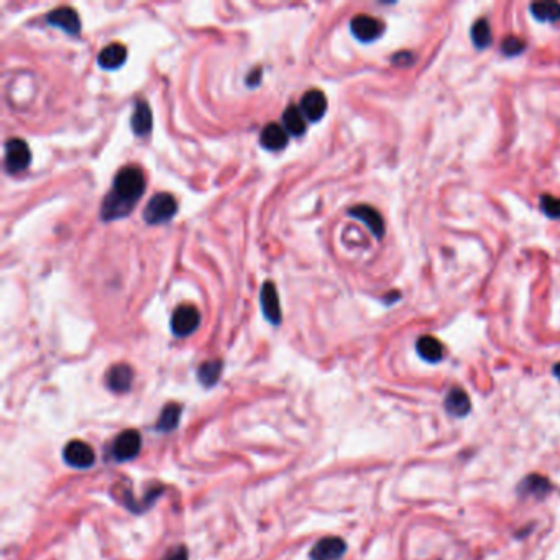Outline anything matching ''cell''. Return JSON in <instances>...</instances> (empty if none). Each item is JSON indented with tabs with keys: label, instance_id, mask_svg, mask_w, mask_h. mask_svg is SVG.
<instances>
[{
	"label": "cell",
	"instance_id": "1",
	"mask_svg": "<svg viewBox=\"0 0 560 560\" xmlns=\"http://www.w3.org/2000/svg\"><path fill=\"white\" fill-rule=\"evenodd\" d=\"M145 192V176L138 166H124L115 174L112 191L103 197L101 207L102 220L125 217Z\"/></svg>",
	"mask_w": 560,
	"mask_h": 560
},
{
	"label": "cell",
	"instance_id": "2",
	"mask_svg": "<svg viewBox=\"0 0 560 560\" xmlns=\"http://www.w3.org/2000/svg\"><path fill=\"white\" fill-rule=\"evenodd\" d=\"M178 213V201L169 192H158L150 197L145 206L143 220L150 225L164 224L171 220Z\"/></svg>",
	"mask_w": 560,
	"mask_h": 560
},
{
	"label": "cell",
	"instance_id": "3",
	"mask_svg": "<svg viewBox=\"0 0 560 560\" xmlns=\"http://www.w3.org/2000/svg\"><path fill=\"white\" fill-rule=\"evenodd\" d=\"M201 326V313L196 306L181 304L171 316V331L176 337H187Z\"/></svg>",
	"mask_w": 560,
	"mask_h": 560
},
{
	"label": "cell",
	"instance_id": "4",
	"mask_svg": "<svg viewBox=\"0 0 560 560\" xmlns=\"http://www.w3.org/2000/svg\"><path fill=\"white\" fill-rule=\"evenodd\" d=\"M31 152L22 138H8L6 142V169L8 173H20L30 166Z\"/></svg>",
	"mask_w": 560,
	"mask_h": 560
},
{
	"label": "cell",
	"instance_id": "5",
	"mask_svg": "<svg viewBox=\"0 0 560 560\" xmlns=\"http://www.w3.org/2000/svg\"><path fill=\"white\" fill-rule=\"evenodd\" d=\"M350 30L357 40L368 43V41H373L383 35L385 23L380 22L378 18L360 13L350 20Z\"/></svg>",
	"mask_w": 560,
	"mask_h": 560
},
{
	"label": "cell",
	"instance_id": "6",
	"mask_svg": "<svg viewBox=\"0 0 560 560\" xmlns=\"http://www.w3.org/2000/svg\"><path fill=\"white\" fill-rule=\"evenodd\" d=\"M64 462L74 468H89L96 462L94 449L84 440L74 439L64 447L63 450Z\"/></svg>",
	"mask_w": 560,
	"mask_h": 560
},
{
	"label": "cell",
	"instance_id": "7",
	"mask_svg": "<svg viewBox=\"0 0 560 560\" xmlns=\"http://www.w3.org/2000/svg\"><path fill=\"white\" fill-rule=\"evenodd\" d=\"M140 449H142V436L138 431L129 429L117 437L114 447H112V454L120 462H127V460L135 459Z\"/></svg>",
	"mask_w": 560,
	"mask_h": 560
},
{
	"label": "cell",
	"instance_id": "8",
	"mask_svg": "<svg viewBox=\"0 0 560 560\" xmlns=\"http://www.w3.org/2000/svg\"><path fill=\"white\" fill-rule=\"evenodd\" d=\"M46 22L51 27L61 28V30L69 33V35H78L81 31V18H79L78 12L73 7L68 6L58 7L46 13Z\"/></svg>",
	"mask_w": 560,
	"mask_h": 560
},
{
	"label": "cell",
	"instance_id": "9",
	"mask_svg": "<svg viewBox=\"0 0 560 560\" xmlns=\"http://www.w3.org/2000/svg\"><path fill=\"white\" fill-rule=\"evenodd\" d=\"M299 109L303 110L306 119H309L310 122H317L322 119L324 114H326L327 99L324 96L321 89H309V91L304 92V96L301 97Z\"/></svg>",
	"mask_w": 560,
	"mask_h": 560
},
{
	"label": "cell",
	"instance_id": "10",
	"mask_svg": "<svg viewBox=\"0 0 560 560\" xmlns=\"http://www.w3.org/2000/svg\"><path fill=\"white\" fill-rule=\"evenodd\" d=\"M348 215L352 217L359 219L364 222L366 227L370 229V232L375 235L376 238H381L385 235V220L383 215H381L375 207L366 206V204H359L354 206L348 209Z\"/></svg>",
	"mask_w": 560,
	"mask_h": 560
},
{
	"label": "cell",
	"instance_id": "11",
	"mask_svg": "<svg viewBox=\"0 0 560 560\" xmlns=\"http://www.w3.org/2000/svg\"><path fill=\"white\" fill-rule=\"evenodd\" d=\"M347 552L345 540L340 538H324L310 550L313 560H340Z\"/></svg>",
	"mask_w": 560,
	"mask_h": 560
},
{
	"label": "cell",
	"instance_id": "12",
	"mask_svg": "<svg viewBox=\"0 0 560 560\" xmlns=\"http://www.w3.org/2000/svg\"><path fill=\"white\" fill-rule=\"evenodd\" d=\"M260 301H261V310L265 317L271 324L281 322V306L280 298H278V291L271 281H265L260 291Z\"/></svg>",
	"mask_w": 560,
	"mask_h": 560
},
{
	"label": "cell",
	"instance_id": "13",
	"mask_svg": "<svg viewBox=\"0 0 560 560\" xmlns=\"http://www.w3.org/2000/svg\"><path fill=\"white\" fill-rule=\"evenodd\" d=\"M106 381L107 387L114 393H127L131 387V381H134V370L127 364H117L107 371Z\"/></svg>",
	"mask_w": 560,
	"mask_h": 560
},
{
	"label": "cell",
	"instance_id": "14",
	"mask_svg": "<svg viewBox=\"0 0 560 560\" xmlns=\"http://www.w3.org/2000/svg\"><path fill=\"white\" fill-rule=\"evenodd\" d=\"M416 350L422 360L429 361V364H437L444 359V345L439 338L432 336H422L417 338Z\"/></svg>",
	"mask_w": 560,
	"mask_h": 560
},
{
	"label": "cell",
	"instance_id": "15",
	"mask_svg": "<svg viewBox=\"0 0 560 560\" xmlns=\"http://www.w3.org/2000/svg\"><path fill=\"white\" fill-rule=\"evenodd\" d=\"M260 143L266 150H281L288 143V131L280 124H268L260 134Z\"/></svg>",
	"mask_w": 560,
	"mask_h": 560
},
{
	"label": "cell",
	"instance_id": "16",
	"mask_svg": "<svg viewBox=\"0 0 560 560\" xmlns=\"http://www.w3.org/2000/svg\"><path fill=\"white\" fill-rule=\"evenodd\" d=\"M127 48L122 43H110L101 50L97 56V63L106 69H117L125 63Z\"/></svg>",
	"mask_w": 560,
	"mask_h": 560
},
{
	"label": "cell",
	"instance_id": "17",
	"mask_svg": "<svg viewBox=\"0 0 560 560\" xmlns=\"http://www.w3.org/2000/svg\"><path fill=\"white\" fill-rule=\"evenodd\" d=\"M470 398L468 394L460 388H452L445 398V409L450 416L464 417L470 412Z\"/></svg>",
	"mask_w": 560,
	"mask_h": 560
},
{
	"label": "cell",
	"instance_id": "18",
	"mask_svg": "<svg viewBox=\"0 0 560 560\" xmlns=\"http://www.w3.org/2000/svg\"><path fill=\"white\" fill-rule=\"evenodd\" d=\"M153 125V115L152 109H150L148 102L136 101L135 110L131 114V129H134L135 135H147L152 130Z\"/></svg>",
	"mask_w": 560,
	"mask_h": 560
},
{
	"label": "cell",
	"instance_id": "19",
	"mask_svg": "<svg viewBox=\"0 0 560 560\" xmlns=\"http://www.w3.org/2000/svg\"><path fill=\"white\" fill-rule=\"evenodd\" d=\"M283 125L289 135H303L306 130V120L303 110L298 106H288L283 112Z\"/></svg>",
	"mask_w": 560,
	"mask_h": 560
},
{
	"label": "cell",
	"instance_id": "20",
	"mask_svg": "<svg viewBox=\"0 0 560 560\" xmlns=\"http://www.w3.org/2000/svg\"><path fill=\"white\" fill-rule=\"evenodd\" d=\"M182 412V406L178 403H169L168 406H164L161 411V416H159L157 422V429L161 432H169L173 429H176V426L180 424Z\"/></svg>",
	"mask_w": 560,
	"mask_h": 560
},
{
	"label": "cell",
	"instance_id": "21",
	"mask_svg": "<svg viewBox=\"0 0 560 560\" xmlns=\"http://www.w3.org/2000/svg\"><path fill=\"white\" fill-rule=\"evenodd\" d=\"M529 10L540 22H557L560 20V3L545 0V2L531 3Z\"/></svg>",
	"mask_w": 560,
	"mask_h": 560
},
{
	"label": "cell",
	"instance_id": "22",
	"mask_svg": "<svg viewBox=\"0 0 560 560\" xmlns=\"http://www.w3.org/2000/svg\"><path fill=\"white\" fill-rule=\"evenodd\" d=\"M222 373V361L220 360H207L199 366L197 376L204 387H213L217 383L219 376Z\"/></svg>",
	"mask_w": 560,
	"mask_h": 560
},
{
	"label": "cell",
	"instance_id": "23",
	"mask_svg": "<svg viewBox=\"0 0 560 560\" xmlns=\"http://www.w3.org/2000/svg\"><path fill=\"white\" fill-rule=\"evenodd\" d=\"M550 484L549 480L544 477H539V475H533V477H528L524 480V483L521 484V488H517L522 495H533L543 498L547 495Z\"/></svg>",
	"mask_w": 560,
	"mask_h": 560
},
{
	"label": "cell",
	"instance_id": "24",
	"mask_svg": "<svg viewBox=\"0 0 560 560\" xmlns=\"http://www.w3.org/2000/svg\"><path fill=\"white\" fill-rule=\"evenodd\" d=\"M472 41L478 50L487 48L491 43V27L487 18H480L472 27Z\"/></svg>",
	"mask_w": 560,
	"mask_h": 560
},
{
	"label": "cell",
	"instance_id": "25",
	"mask_svg": "<svg viewBox=\"0 0 560 560\" xmlns=\"http://www.w3.org/2000/svg\"><path fill=\"white\" fill-rule=\"evenodd\" d=\"M501 53L505 56H517L526 50V41L519 38V36L510 35L501 41Z\"/></svg>",
	"mask_w": 560,
	"mask_h": 560
},
{
	"label": "cell",
	"instance_id": "26",
	"mask_svg": "<svg viewBox=\"0 0 560 560\" xmlns=\"http://www.w3.org/2000/svg\"><path fill=\"white\" fill-rule=\"evenodd\" d=\"M540 210L550 219H560V197H554L550 194L540 196Z\"/></svg>",
	"mask_w": 560,
	"mask_h": 560
},
{
	"label": "cell",
	"instance_id": "27",
	"mask_svg": "<svg viewBox=\"0 0 560 560\" xmlns=\"http://www.w3.org/2000/svg\"><path fill=\"white\" fill-rule=\"evenodd\" d=\"M392 61L393 64L399 66V68H408V66L414 64L416 56L412 55V51H398V53L392 58Z\"/></svg>",
	"mask_w": 560,
	"mask_h": 560
},
{
	"label": "cell",
	"instance_id": "28",
	"mask_svg": "<svg viewBox=\"0 0 560 560\" xmlns=\"http://www.w3.org/2000/svg\"><path fill=\"white\" fill-rule=\"evenodd\" d=\"M164 560H187V549L185 545H178L176 549H173L169 552Z\"/></svg>",
	"mask_w": 560,
	"mask_h": 560
}]
</instances>
